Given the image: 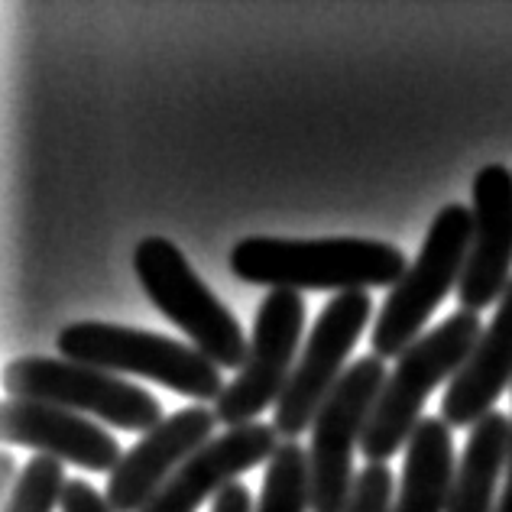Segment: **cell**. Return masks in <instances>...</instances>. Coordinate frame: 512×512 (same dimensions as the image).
Wrapping results in <instances>:
<instances>
[{"label": "cell", "mask_w": 512, "mask_h": 512, "mask_svg": "<svg viewBox=\"0 0 512 512\" xmlns=\"http://www.w3.org/2000/svg\"><path fill=\"white\" fill-rule=\"evenodd\" d=\"M509 425H512V415H509ZM496 512H512V428H509V451H506V480L500 493V509Z\"/></svg>", "instance_id": "obj_22"}, {"label": "cell", "mask_w": 512, "mask_h": 512, "mask_svg": "<svg viewBox=\"0 0 512 512\" xmlns=\"http://www.w3.org/2000/svg\"><path fill=\"white\" fill-rule=\"evenodd\" d=\"M409 269L399 247L367 237H247L231 250V273L250 286L289 292L393 289Z\"/></svg>", "instance_id": "obj_1"}, {"label": "cell", "mask_w": 512, "mask_h": 512, "mask_svg": "<svg viewBox=\"0 0 512 512\" xmlns=\"http://www.w3.org/2000/svg\"><path fill=\"white\" fill-rule=\"evenodd\" d=\"M512 389V282L503 292L490 328H483L474 354L444 389L441 419L451 428H474L493 412V402Z\"/></svg>", "instance_id": "obj_14"}, {"label": "cell", "mask_w": 512, "mask_h": 512, "mask_svg": "<svg viewBox=\"0 0 512 512\" xmlns=\"http://www.w3.org/2000/svg\"><path fill=\"white\" fill-rule=\"evenodd\" d=\"M256 512H312V464L299 441H282L266 464Z\"/></svg>", "instance_id": "obj_17"}, {"label": "cell", "mask_w": 512, "mask_h": 512, "mask_svg": "<svg viewBox=\"0 0 512 512\" xmlns=\"http://www.w3.org/2000/svg\"><path fill=\"white\" fill-rule=\"evenodd\" d=\"M509 415L490 412L470 428L467 448L454 474L448 512H496L500 509V483L506 480L509 451Z\"/></svg>", "instance_id": "obj_16"}, {"label": "cell", "mask_w": 512, "mask_h": 512, "mask_svg": "<svg viewBox=\"0 0 512 512\" xmlns=\"http://www.w3.org/2000/svg\"><path fill=\"white\" fill-rule=\"evenodd\" d=\"M56 347L65 360L107 373L143 376V380H153L198 402H218L227 386L221 367L211 363L198 347L153 331L107 325V321H75L59 331Z\"/></svg>", "instance_id": "obj_4"}, {"label": "cell", "mask_w": 512, "mask_h": 512, "mask_svg": "<svg viewBox=\"0 0 512 512\" xmlns=\"http://www.w3.org/2000/svg\"><path fill=\"white\" fill-rule=\"evenodd\" d=\"M305 331V299L299 292L273 289L256 308L250 350L234 383L224 386V393L214 402V415L227 428L250 425L266 406H276L286 393L295 373V354H299Z\"/></svg>", "instance_id": "obj_8"}, {"label": "cell", "mask_w": 512, "mask_h": 512, "mask_svg": "<svg viewBox=\"0 0 512 512\" xmlns=\"http://www.w3.org/2000/svg\"><path fill=\"white\" fill-rule=\"evenodd\" d=\"M480 334V315L454 312L448 321L425 331L396 360L360 444V451L370 464H386L402 444H409L415 428L422 425V409L428 396L441 383H451L461 373L467 357L474 354Z\"/></svg>", "instance_id": "obj_2"}, {"label": "cell", "mask_w": 512, "mask_h": 512, "mask_svg": "<svg viewBox=\"0 0 512 512\" xmlns=\"http://www.w3.org/2000/svg\"><path fill=\"white\" fill-rule=\"evenodd\" d=\"M474 198V237H470L467 266L457 286L461 312L480 315L500 305L512 282V172L500 163L483 166L470 185Z\"/></svg>", "instance_id": "obj_10"}, {"label": "cell", "mask_w": 512, "mask_h": 512, "mask_svg": "<svg viewBox=\"0 0 512 512\" xmlns=\"http://www.w3.org/2000/svg\"><path fill=\"white\" fill-rule=\"evenodd\" d=\"M59 512H117V509L107 500V493L91 487L88 480H69L62 490Z\"/></svg>", "instance_id": "obj_20"}, {"label": "cell", "mask_w": 512, "mask_h": 512, "mask_svg": "<svg viewBox=\"0 0 512 512\" xmlns=\"http://www.w3.org/2000/svg\"><path fill=\"white\" fill-rule=\"evenodd\" d=\"M389 380L380 357H360L347 367L344 380L325 399L312 425V512H344L354 493V451L367 435L370 415Z\"/></svg>", "instance_id": "obj_7"}, {"label": "cell", "mask_w": 512, "mask_h": 512, "mask_svg": "<svg viewBox=\"0 0 512 512\" xmlns=\"http://www.w3.org/2000/svg\"><path fill=\"white\" fill-rule=\"evenodd\" d=\"M396 500V480L393 470L386 464H370L357 474L354 493H350V503L344 512H393Z\"/></svg>", "instance_id": "obj_19"}, {"label": "cell", "mask_w": 512, "mask_h": 512, "mask_svg": "<svg viewBox=\"0 0 512 512\" xmlns=\"http://www.w3.org/2000/svg\"><path fill=\"white\" fill-rule=\"evenodd\" d=\"M279 444V431L266 422L227 428L188 457L143 512H198L208 496L218 500L240 474L273 461Z\"/></svg>", "instance_id": "obj_13"}, {"label": "cell", "mask_w": 512, "mask_h": 512, "mask_svg": "<svg viewBox=\"0 0 512 512\" xmlns=\"http://www.w3.org/2000/svg\"><path fill=\"white\" fill-rule=\"evenodd\" d=\"M470 237H474V211L467 205H448L435 214L419 256L409 263L402 279L389 289L380 315L373 321V357H402L422 338L428 318L448 299V292L461 286Z\"/></svg>", "instance_id": "obj_3"}, {"label": "cell", "mask_w": 512, "mask_h": 512, "mask_svg": "<svg viewBox=\"0 0 512 512\" xmlns=\"http://www.w3.org/2000/svg\"><path fill=\"white\" fill-rule=\"evenodd\" d=\"M0 435L20 448L52 457L59 464H75L94 474H114L124 461V448L107 428L88 415L49 406V402L10 399L0 409Z\"/></svg>", "instance_id": "obj_12"}, {"label": "cell", "mask_w": 512, "mask_h": 512, "mask_svg": "<svg viewBox=\"0 0 512 512\" xmlns=\"http://www.w3.org/2000/svg\"><path fill=\"white\" fill-rule=\"evenodd\" d=\"M133 269H137L146 299L175 328H182L188 334V344L198 347L221 370L240 373L250 350V338H244L240 321L201 282V276L188 266L185 253L172 240L143 237L137 250H133Z\"/></svg>", "instance_id": "obj_5"}, {"label": "cell", "mask_w": 512, "mask_h": 512, "mask_svg": "<svg viewBox=\"0 0 512 512\" xmlns=\"http://www.w3.org/2000/svg\"><path fill=\"white\" fill-rule=\"evenodd\" d=\"M373 312L376 308L370 302V292H338L325 305L302 347L286 393L276 402L273 428L282 441H295L302 431L315 425L325 399L344 380V360L357 347Z\"/></svg>", "instance_id": "obj_9"}, {"label": "cell", "mask_w": 512, "mask_h": 512, "mask_svg": "<svg viewBox=\"0 0 512 512\" xmlns=\"http://www.w3.org/2000/svg\"><path fill=\"white\" fill-rule=\"evenodd\" d=\"M211 512H256V506H253V496L244 483H231V487L214 500Z\"/></svg>", "instance_id": "obj_21"}, {"label": "cell", "mask_w": 512, "mask_h": 512, "mask_svg": "<svg viewBox=\"0 0 512 512\" xmlns=\"http://www.w3.org/2000/svg\"><path fill=\"white\" fill-rule=\"evenodd\" d=\"M17 461H13L10 454L0 457V483H4V490H7V483H17Z\"/></svg>", "instance_id": "obj_23"}, {"label": "cell", "mask_w": 512, "mask_h": 512, "mask_svg": "<svg viewBox=\"0 0 512 512\" xmlns=\"http://www.w3.org/2000/svg\"><path fill=\"white\" fill-rule=\"evenodd\" d=\"M218 415L214 409L192 406L166 415L153 431L133 444L124 461L107 480V500L117 512H143L153 496L175 477L188 457L214 438Z\"/></svg>", "instance_id": "obj_11"}, {"label": "cell", "mask_w": 512, "mask_h": 512, "mask_svg": "<svg viewBox=\"0 0 512 512\" xmlns=\"http://www.w3.org/2000/svg\"><path fill=\"white\" fill-rule=\"evenodd\" d=\"M65 483H69L65 480V467L52 461V457L36 454L10 487L4 512H56L62 506Z\"/></svg>", "instance_id": "obj_18"}, {"label": "cell", "mask_w": 512, "mask_h": 512, "mask_svg": "<svg viewBox=\"0 0 512 512\" xmlns=\"http://www.w3.org/2000/svg\"><path fill=\"white\" fill-rule=\"evenodd\" d=\"M10 399L49 402L78 415H94L120 431H153L163 422V406L153 393L133 386L117 373L65 360L20 357L4 373Z\"/></svg>", "instance_id": "obj_6"}, {"label": "cell", "mask_w": 512, "mask_h": 512, "mask_svg": "<svg viewBox=\"0 0 512 512\" xmlns=\"http://www.w3.org/2000/svg\"><path fill=\"white\" fill-rule=\"evenodd\" d=\"M454 438L451 425L425 415L406 444V467L393 500V512H448L454 490Z\"/></svg>", "instance_id": "obj_15"}]
</instances>
